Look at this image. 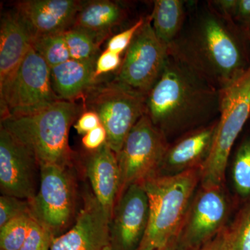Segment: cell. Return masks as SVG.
Here are the masks:
<instances>
[{"instance_id": "cell-1", "label": "cell", "mask_w": 250, "mask_h": 250, "mask_svg": "<svg viewBox=\"0 0 250 250\" xmlns=\"http://www.w3.org/2000/svg\"><path fill=\"white\" fill-rule=\"evenodd\" d=\"M168 53L219 90L247 65L234 21L208 6L197 13L168 46Z\"/></svg>"}, {"instance_id": "cell-2", "label": "cell", "mask_w": 250, "mask_h": 250, "mask_svg": "<svg viewBox=\"0 0 250 250\" xmlns=\"http://www.w3.org/2000/svg\"><path fill=\"white\" fill-rule=\"evenodd\" d=\"M219 105L220 90L169 54L162 74L147 95L146 114L166 136L219 113Z\"/></svg>"}, {"instance_id": "cell-3", "label": "cell", "mask_w": 250, "mask_h": 250, "mask_svg": "<svg viewBox=\"0 0 250 250\" xmlns=\"http://www.w3.org/2000/svg\"><path fill=\"white\" fill-rule=\"evenodd\" d=\"M85 111L83 104L59 100L31 113L1 120V126L35 156L40 166L72 167L75 154L69 146L70 127Z\"/></svg>"}, {"instance_id": "cell-4", "label": "cell", "mask_w": 250, "mask_h": 250, "mask_svg": "<svg viewBox=\"0 0 250 250\" xmlns=\"http://www.w3.org/2000/svg\"><path fill=\"white\" fill-rule=\"evenodd\" d=\"M201 180V167L156 174L143 182L149 200L146 234L138 250H157L178 238L192 194Z\"/></svg>"}, {"instance_id": "cell-5", "label": "cell", "mask_w": 250, "mask_h": 250, "mask_svg": "<svg viewBox=\"0 0 250 250\" xmlns=\"http://www.w3.org/2000/svg\"><path fill=\"white\" fill-rule=\"evenodd\" d=\"M219 114L213 144L201 167L202 187L222 186L230 152L250 116V65L220 90Z\"/></svg>"}, {"instance_id": "cell-6", "label": "cell", "mask_w": 250, "mask_h": 250, "mask_svg": "<svg viewBox=\"0 0 250 250\" xmlns=\"http://www.w3.org/2000/svg\"><path fill=\"white\" fill-rule=\"evenodd\" d=\"M147 95L112 82H99L82 102L85 111L98 114L106 131V143L117 155L126 136L140 118L146 114Z\"/></svg>"}, {"instance_id": "cell-7", "label": "cell", "mask_w": 250, "mask_h": 250, "mask_svg": "<svg viewBox=\"0 0 250 250\" xmlns=\"http://www.w3.org/2000/svg\"><path fill=\"white\" fill-rule=\"evenodd\" d=\"M168 147L165 134L147 114L143 115L129 131L117 155L121 175L118 197L129 186L143 183L159 174Z\"/></svg>"}, {"instance_id": "cell-8", "label": "cell", "mask_w": 250, "mask_h": 250, "mask_svg": "<svg viewBox=\"0 0 250 250\" xmlns=\"http://www.w3.org/2000/svg\"><path fill=\"white\" fill-rule=\"evenodd\" d=\"M71 167L41 166L40 182L35 197L29 201L33 218L52 232L62 234L71 223L76 207V183Z\"/></svg>"}, {"instance_id": "cell-9", "label": "cell", "mask_w": 250, "mask_h": 250, "mask_svg": "<svg viewBox=\"0 0 250 250\" xmlns=\"http://www.w3.org/2000/svg\"><path fill=\"white\" fill-rule=\"evenodd\" d=\"M168 54V46L156 36L149 16L126 49L113 80L147 95L162 74Z\"/></svg>"}, {"instance_id": "cell-10", "label": "cell", "mask_w": 250, "mask_h": 250, "mask_svg": "<svg viewBox=\"0 0 250 250\" xmlns=\"http://www.w3.org/2000/svg\"><path fill=\"white\" fill-rule=\"evenodd\" d=\"M61 100L54 92L51 67L31 46L3 100L1 120L31 113Z\"/></svg>"}, {"instance_id": "cell-11", "label": "cell", "mask_w": 250, "mask_h": 250, "mask_svg": "<svg viewBox=\"0 0 250 250\" xmlns=\"http://www.w3.org/2000/svg\"><path fill=\"white\" fill-rule=\"evenodd\" d=\"M41 166L32 152L9 131L0 128L1 195L31 201L38 192Z\"/></svg>"}, {"instance_id": "cell-12", "label": "cell", "mask_w": 250, "mask_h": 250, "mask_svg": "<svg viewBox=\"0 0 250 250\" xmlns=\"http://www.w3.org/2000/svg\"><path fill=\"white\" fill-rule=\"evenodd\" d=\"M149 217V200L144 185L129 186L118 197L110 222V244L113 250H139Z\"/></svg>"}, {"instance_id": "cell-13", "label": "cell", "mask_w": 250, "mask_h": 250, "mask_svg": "<svg viewBox=\"0 0 250 250\" xmlns=\"http://www.w3.org/2000/svg\"><path fill=\"white\" fill-rule=\"evenodd\" d=\"M202 187L179 233L182 250L201 248L225 228L228 204L222 186Z\"/></svg>"}, {"instance_id": "cell-14", "label": "cell", "mask_w": 250, "mask_h": 250, "mask_svg": "<svg viewBox=\"0 0 250 250\" xmlns=\"http://www.w3.org/2000/svg\"><path fill=\"white\" fill-rule=\"evenodd\" d=\"M111 217L88 195L70 230L54 238L50 250H103L110 244Z\"/></svg>"}, {"instance_id": "cell-15", "label": "cell", "mask_w": 250, "mask_h": 250, "mask_svg": "<svg viewBox=\"0 0 250 250\" xmlns=\"http://www.w3.org/2000/svg\"><path fill=\"white\" fill-rule=\"evenodd\" d=\"M33 35L16 11L5 14L0 26V100L4 99L31 47Z\"/></svg>"}, {"instance_id": "cell-16", "label": "cell", "mask_w": 250, "mask_h": 250, "mask_svg": "<svg viewBox=\"0 0 250 250\" xmlns=\"http://www.w3.org/2000/svg\"><path fill=\"white\" fill-rule=\"evenodd\" d=\"M83 1L24 0L15 3V11L33 36L65 32L71 28Z\"/></svg>"}, {"instance_id": "cell-17", "label": "cell", "mask_w": 250, "mask_h": 250, "mask_svg": "<svg viewBox=\"0 0 250 250\" xmlns=\"http://www.w3.org/2000/svg\"><path fill=\"white\" fill-rule=\"evenodd\" d=\"M88 152L85 159L87 177L94 196L111 219L121 188L117 154L106 143L96 150Z\"/></svg>"}, {"instance_id": "cell-18", "label": "cell", "mask_w": 250, "mask_h": 250, "mask_svg": "<svg viewBox=\"0 0 250 250\" xmlns=\"http://www.w3.org/2000/svg\"><path fill=\"white\" fill-rule=\"evenodd\" d=\"M217 124L218 121H215L192 130L169 146L161 168L166 167L176 174L201 167L209 154Z\"/></svg>"}, {"instance_id": "cell-19", "label": "cell", "mask_w": 250, "mask_h": 250, "mask_svg": "<svg viewBox=\"0 0 250 250\" xmlns=\"http://www.w3.org/2000/svg\"><path fill=\"white\" fill-rule=\"evenodd\" d=\"M97 59H70L51 68L52 86L60 100L71 102L77 99L84 100L88 92L100 81L95 78Z\"/></svg>"}, {"instance_id": "cell-20", "label": "cell", "mask_w": 250, "mask_h": 250, "mask_svg": "<svg viewBox=\"0 0 250 250\" xmlns=\"http://www.w3.org/2000/svg\"><path fill=\"white\" fill-rule=\"evenodd\" d=\"M126 16V10L115 1H83L71 28L86 31L104 41L113 28L124 22Z\"/></svg>"}, {"instance_id": "cell-21", "label": "cell", "mask_w": 250, "mask_h": 250, "mask_svg": "<svg viewBox=\"0 0 250 250\" xmlns=\"http://www.w3.org/2000/svg\"><path fill=\"white\" fill-rule=\"evenodd\" d=\"M150 18L156 36L169 46L177 39L185 24L184 1L156 0Z\"/></svg>"}, {"instance_id": "cell-22", "label": "cell", "mask_w": 250, "mask_h": 250, "mask_svg": "<svg viewBox=\"0 0 250 250\" xmlns=\"http://www.w3.org/2000/svg\"><path fill=\"white\" fill-rule=\"evenodd\" d=\"M31 46L51 68L70 59L64 32L33 36Z\"/></svg>"}, {"instance_id": "cell-23", "label": "cell", "mask_w": 250, "mask_h": 250, "mask_svg": "<svg viewBox=\"0 0 250 250\" xmlns=\"http://www.w3.org/2000/svg\"><path fill=\"white\" fill-rule=\"evenodd\" d=\"M70 59L86 61L98 58L103 41L82 29L70 28L64 32Z\"/></svg>"}, {"instance_id": "cell-24", "label": "cell", "mask_w": 250, "mask_h": 250, "mask_svg": "<svg viewBox=\"0 0 250 250\" xmlns=\"http://www.w3.org/2000/svg\"><path fill=\"white\" fill-rule=\"evenodd\" d=\"M31 218L29 212L0 228V250H21L29 232Z\"/></svg>"}, {"instance_id": "cell-25", "label": "cell", "mask_w": 250, "mask_h": 250, "mask_svg": "<svg viewBox=\"0 0 250 250\" xmlns=\"http://www.w3.org/2000/svg\"><path fill=\"white\" fill-rule=\"evenodd\" d=\"M233 177L235 187L240 194H250V140L242 143L235 158Z\"/></svg>"}, {"instance_id": "cell-26", "label": "cell", "mask_w": 250, "mask_h": 250, "mask_svg": "<svg viewBox=\"0 0 250 250\" xmlns=\"http://www.w3.org/2000/svg\"><path fill=\"white\" fill-rule=\"evenodd\" d=\"M229 229L231 250H250V204Z\"/></svg>"}, {"instance_id": "cell-27", "label": "cell", "mask_w": 250, "mask_h": 250, "mask_svg": "<svg viewBox=\"0 0 250 250\" xmlns=\"http://www.w3.org/2000/svg\"><path fill=\"white\" fill-rule=\"evenodd\" d=\"M54 235L35 218H31L25 241L21 250H50Z\"/></svg>"}, {"instance_id": "cell-28", "label": "cell", "mask_w": 250, "mask_h": 250, "mask_svg": "<svg viewBox=\"0 0 250 250\" xmlns=\"http://www.w3.org/2000/svg\"><path fill=\"white\" fill-rule=\"evenodd\" d=\"M30 212L29 200L1 195L0 197V228L6 223Z\"/></svg>"}, {"instance_id": "cell-29", "label": "cell", "mask_w": 250, "mask_h": 250, "mask_svg": "<svg viewBox=\"0 0 250 250\" xmlns=\"http://www.w3.org/2000/svg\"><path fill=\"white\" fill-rule=\"evenodd\" d=\"M146 22V18H141L131 27L125 29L109 39L106 49L111 52L121 54L129 47L135 36Z\"/></svg>"}, {"instance_id": "cell-30", "label": "cell", "mask_w": 250, "mask_h": 250, "mask_svg": "<svg viewBox=\"0 0 250 250\" xmlns=\"http://www.w3.org/2000/svg\"><path fill=\"white\" fill-rule=\"evenodd\" d=\"M123 60L121 54L115 53L106 49L99 54L95 65V78L100 80L102 75L114 71L121 67Z\"/></svg>"}, {"instance_id": "cell-31", "label": "cell", "mask_w": 250, "mask_h": 250, "mask_svg": "<svg viewBox=\"0 0 250 250\" xmlns=\"http://www.w3.org/2000/svg\"><path fill=\"white\" fill-rule=\"evenodd\" d=\"M106 130L101 124L84 135L82 144L88 151L96 150L106 142Z\"/></svg>"}, {"instance_id": "cell-32", "label": "cell", "mask_w": 250, "mask_h": 250, "mask_svg": "<svg viewBox=\"0 0 250 250\" xmlns=\"http://www.w3.org/2000/svg\"><path fill=\"white\" fill-rule=\"evenodd\" d=\"M101 125L100 118L95 112L86 110L77 119L74 127L79 134L85 135Z\"/></svg>"}, {"instance_id": "cell-33", "label": "cell", "mask_w": 250, "mask_h": 250, "mask_svg": "<svg viewBox=\"0 0 250 250\" xmlns=\"http://www.w3.org/2000/svg\"><path fill=\"white\" fill-rule=\"evenodd\" d=\"M199 250H231L229 228H224Z\"/></svg>"}, {"instance_id": "cell-34", "label": "cell", "mask_w": 250, "mask_h": 250, "mask_svg": "<svg viewBox=\"0 0 250 250\" xmlns=\"http://www.w3.org/2000/svg\"><path fill=\"white\" fill-rule=\"evenodd\" d=\"M250 23V0H238L233 21Z\"/></svg>"}, {"instance_id": "cell-35", "label": "cell", "mask_w": 250, "mask_h": 250, "mask_svg": "<svg viewBox=\"0 0 250 250\" xmlns=\"http://www.w3.org/2000/svg\"><path fill=\"white\" fill-rule=\"evenodd\" d=\"M157 250H182V248L179 246L178 238H176L175 240H174V241L171 242L170 243H169L165 248H161V249Z\"/></svg>"}, {"instance_id": "cell-36", "label": "cell", "mask_w": 250, "mask_h": 250, "mask_svg": "<svg viewBox=\"0 0 250 250\" xmlns=\"http://www.w3.org/2000/svg\"><path fill=\"white\" fill-rule=\"evenodd\" d=\"M103 250H113V248H112V246L111 244H108V246L105 247L104 248Z\"/></svg>"}]
</instances>
